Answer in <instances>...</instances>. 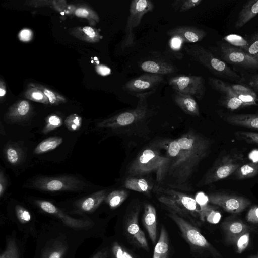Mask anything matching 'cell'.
<instances>
[{"mask_svg":"<svg viewBox=\"0 0 258 258\" xmlns=\"http://www.w3.org/2000/svg\"><path fill=\"white\" fill-rule=\"evenodd\" d=\"M15 210L17 217L21 223H28L31 220V214L29 211L24 207L20 205H17L15 207Z\"/></svg>","mask_w":258,"mask_h":258,"instance_id":"cell-48","label":"cell"},{"mask_svg":"<svg viewBox=\"0 0 258 258\" xmlns=\"http://www.w3.org/2000/svg\"><path fill=\"white\" fill-rule=\"evenodd\" d=\"M108 256V250L103 249L97 252L92 258H107Z\"/></svg>","mask_w":258,"mask_h":258,"instance_id":"cell-56","label":"cell"},{"mask_svg":"<svg viewBox=\"0 0 258 258\" xmlns=\"http://www.w3.org/2000/svg\"><path fill=\"white\" fill-rule=\"evenodd\" d=\"M82 122V117L78 114L74 113L70 115L66 118L64 124L69 131H76L81 127Z\"/></svg>","mask_w":258,"mask_h":258,"instance_id":"cell-42","label":"cell"},{"mask_svg":"<svg viewBox=\"0 0 258 258\" xmlns=\"http://www.w3.org/2000/svg\"><path fill=\"white\" fill-rule=\"evenodd\" d=\"M186 53L216 76L229 79L239 78V76L224 61L216 57L212 52L196 44L184 47Z\"/></svg>","mask_w":258,"mask_h":258,"instance_id":"cell-4","label":"cell"},{"mask_svg":"<svg viewBox=\"0 0 258 258\" xmlns=\"http://www.w3.org/2000/svg\"><path fill=\"white\" fill-rule=\"evenodd\" d=\"M251 84L253 87L258 89V76L253 78Z\"/></svg>","mask_w":258,"mask_h":258,"instance_id":"cell-58","label":"cell"},{"mask_svg":"<svg viewBox=\"0 0 258 258\" xmlns=\"http://www.w3.org/2000/svg\"><path fill=\"white\" fill-rule=\"evenodd\" d=\"M142 221L150 239L153 243H155L157 237V215L156 209L152 205H145Z\"/></svg>","mask_w":258,"mask_h":258,"instance_id":"cell-23","label":"cell"},{"mask_svg":"<svg viewBox=\"0 0 258 258\" xmlns=\"http://www.w3.org/2000/svg\"><path fill=\"white\" fill-rule=\"evenodd\" d=\"M63 141L60 137H51L41 142L35 148L34 152L40 154L50 151L59 146Z\"/></svg>","mask_w":258,"mask_h":258,"instance_id":"cell-31","label":"cell"},{"mask_svg":"<svg viewBox=\"0 0 258 258\" xmlns=\"http://www.w3.org/2000/svg\"><path fill=\"white\" fill-rule=\"evenodd\" d=\"M72 12L76 16L87 19L91 25L94 26L99 22L100 18L97 13L88 6H73Z\"/></svg>","mask_w":258,"mask_h":258,"instance_id":"cell-28","label":"cell"},{"mask_svg":"<svg viewBox=\"0 0 258 258\" xmlns=\"http://www.w3.org/2000/svg\"><path fill=\"white\" fill-rule=\"evenodd\" d=\"M141 69L149 74L164 76L173 73L177 68L173 64L160 60H147L140 64Z\"/></svg>","mask_w":258,"mask_h":258,"instance_id":"cell-19","label":"cell"},{"mask_svg":"<svg viewBox=\"0 0 258 258\" xmlns=\"http://www.w3.org/2000/svg\"><path fill=\"white\" fill-rule=\"evenodd\" d=\"M183 43L184 41L178 37H171V39L169 42L170 48L169 57L170 58L174 57L178 59H181L182 58L183 54L180 51V50Z\"/></svg>","mask_w":258,"mask_h":258,"instance_id":"cell-37","label":"cell"},{"mask_svg":"<svg viewBox=\"0 0 258 258\" xmlns=\"http://www.w3.org/2000/svg\"><path fill=\"white\" fill-rule=\"evenodd\" d=\"M126 188L140 192H148L152 187L150 183L143 178L129 177L124 181Z\"/></svg>","mask_w":258,"mask_h":258,"instance_id":"cell-30","label":"cell"},{"mask_svg":"<svg viewBox=\"0 0 258 258\" xmlns=\"http://www.w3.org/2000/svg\"><path fill=\"white\" fill-rule=\"evenodd\" d=\"M250 231H248L240 235L234 243V245L238 253H241L248 247L250 241Z\"/></svg>","mask_w":258,"mask_h":258,"instance_id":"cell-43","label":"cell"},{"mask_svg":"<svg viewBox=\"0 0 258 258\" xmlns=\"http://www.w3.org/2000/svg\"><path fill=\"white\" fill-rule=\"evenodd\" d=\"M225 236V242L234 244L237 239L245 232L251 231V228L238 218L229 217L221 224Z\"/></svg>","mask_w":258,"mask_h":258,"instance_id":"cell-16","label":"cell"},{"mask_svg":"<svg viewBox=\"0 0 258 258\" xmlns=\"http://www.w3.org/2000/svg\"><path fill=\"white\" fill-rule=\"evenodd\" d=\"M155 191L158 201L169 211L174 212L195 226L201 225L200 207L195 198L170 187L157 186Z\"/></svg>","mask_w":258,"mask_h":258,"instance_id":"cell-3","label":"cell"},{"mask_svg":"<svg viewBox=\"0 0 258 258\" xmlns=\"http://www.w3.org/2000/svg\"><path fill=\"white\" fill-rule=\"evenodd\" d=\"M222 104L227 108L234 110L242 107L246 106L244 103L238 97L234 96H225L222 101Z\"/></svg>","mask_w":258,"mask_h":258,"instance_id":"cell-44","label":"cell"},{"mask_svg":"<svg viewBox=\"0 0 258 258\" xmlns=\"http://www.w3.org/2000/svg\"><path fill=\"white\" fill-rule=\"evenodd\" d=\"M171 160L161 154L159 149L153 146L144 149L132 162L127 170L129 177L155 174L156 180L162 183L168 174Z\"/></svg>","mask_w":258,"mask_h":258,"instance_id":"cell-2","label":"cell"},{"mask_svg":"<svg viewBox=\"0 0 258 258\" xmlns=\"http://www.w3.org/2000/svg\"><path fill=\"white\" fill-rule=\"evenodd\" d=\"M224 39L238 48H243L247 50L249 45L247 41L243 37L235 34L228 35L224 38Z\"/></svg>","mask_w":258,"mask_h":258,"instance_id":"cell-45","label":"cell"},{"mask_svg":"<svg viewBox=\"0 0 258 258\" xmlns=\"http://www.w3.org/2000/svg\"><path fill=\"white\" fill-rule=\"evenodd\" d=\"M108 194L106 190L98 191L76 202V206L81 211L92 212L105 200Z\"/></svg>","mask_w":258,"mask_h":258,"instance_id":"cell-21","label":"cell"},{"mask_svg":"<svg viewBox=\"0 0 258 258\" xmlns=\"http://www.w3.org/2000/svg\"><path fill=\"white\" fill-rule=\"evenodd\" d=\"M168 216L176 223L192 251L200 253L207 252L215 258L222 257L196 226L173 212L169 211Z\"/></svg>","mask_w":258,"mask_h":258,"instance_id":"cell-5","label":"cell"},{"mask_svg":"<svg viewBox=\"0 0 258 258\" xmlns=\"http://www.w3.org/2000/svg\"><path fill=\"white\" fill-rule=\"evenodd\" d=\"M151 94L138 95L137 107L103 120L98 123V127L116 128L127 126L144 119L148 112L147 98Z\"/></svg>","mask_w":258,"mask_h":258,"instance_id":"cell-6","label":"cell"},{"mask_svg":"<svg viewBox=\"0 0 258 258\" xmlns=\"http://www.w3.org/2000/svg\"><path fill=\"white\" fill-rule=\"evenodd\" d=\"M32 37V32L28 29H22L19 34V38L22 41H30Z\"/></svg>","mask_w":258,"mask_h":258,"instance_id":"cell-51","label":"cell"},{"mask_svg":"<svg viewBox=\"0 0 258 258\" xmlns=\"http://www.w3.org/2000/svg\"><path fill=\"white\" fill-rule=\"evenodd\" d=\"M247 53L252 55H258V36L253 42L249 45L247 48Z\"/></svg>","mask_w":258,"mask_h":258,"instance_id":"cell-52","label":"cell"},{"mask_svg":"<svg viewBox=\"0 0 258 258\" xmlns=\"http://www.w3.org/2000/svg\"><path fill=\"white\" fill-rule=\"evenodd\" d=\"M6 85L5 81L1 78L0 79V100L1 102L3 103L4 101L5 98L6 94Z\"/></svg>","mask_w":258,"mask_h":258,"instance_id":"cell-55","label":"cell"},{"mask_svg":"<svg viewBox=\"0 0 258 258\" xmlns=\"http://www.w3.org/2000/svg\"><path fill=\"white\" fill-rule=\"evenodd\" d=\"M169 85L176 92L201 100L205 94V80L202 76L180 75L170 78Z\"/></svg>","mask_w":258,"mask_h":258,"instance_id":"cell-10","label":"cell"},{"mask_svg":"<svg viewBox=\"0 0 258 258\" xmlns=\"http://www.w3.org/2000/svg\"><path fill=\"white\" fill-rule=\"evenodd\" d=\"M154 8L150 0H133L130 7V14L127 20L125 33L121 42L123 49L132 47L134 44V29L138 26L144 16L151 12Z\"/></svg>","mask_w":258,"mask_h":258,"instance_id":"cell-9","label":"cell"},{"mask_svg":"<svg viewBox=\"0 0 258 258\" xmlns=\"http://www.w3.org/2000/svg\"><path fill=\"white\" fill-rule=\"evenodd\" d=\"M111 251L114 258H134L131 253L116 242L112 244Z\"/></svg>","mask_w":258,"mask_h":258,"instance_id":"cell-47","label":"cell"},{"mask_svg":"<svg viewBox=\"0 0 258 258\" xmlns=\"http://www.w3.org/2000/svg\"><path fill=\"white\" fill-rule=\"evenodd\" d=\"M169 241L168 233L163 225L159 238L154 248L153 258H168Z\"/></svg>","mask_w":258,"mask_h":258,"instance_id":"cell-26","label":"cell"},{"mask_svg":"<svg viewBox=\"0 0 258 258\" xmlns=\"http://www.w3.org/2000/svg\"><path fill=\"white\" fill-rule=\"evenodd\" d=\"M195 199L199 205L200 208L204 207L207 206L208 203L209 202V198L208 196H206L205 194L203 192H199L198 193L195 198Z\"/></svg>","mask_w":258,"mask_h":258,"instance_id":"cell-50","label":"cell"},{"mask_svg":"<svg viewBox=\"0 0 258 258\" xmlns=\"http://www.w3.org/2000/svg\"><path fill=\"white\" fill-rule=\"evenodd\" d=\"M222 118L229 124L258 131V113L225 114Z\"/></svg>","mask_w":258,"mask_h":258,"instance_id":"cell-20","label":"cell"},{"mask_svg":"<svg viewBox=\"0 0 258 258\" xmlns=\"http://www.w3.org/2000/svg\"><path fill=\"white\" fill-rule=\"evenodd\" d=\"M258 14V0L246 2L240 10L235 22V27L238 29L242 27Z\"/></svg>","mask_w":258,"mask_h":258,"instance_id":"cell-25","label":"cell"},{"mask_svg":"<svg viewBox=\"0 0 258 258\" xmlns=\"http://www.w3.org/2000/svg\"><path fill=\"white\" fill-rule=\"evenodd\" d=\"M140 209V205L138 203L129 208L125 215V231L132 244L148 251L149 246L145 235L139 225Z\"/></svg>","mask_w":258,"mask_h":258,"instance_id":"cell-11","label":"cell"},{"mask_svg":"<svg viewBox=\"0 0 258 258\" xmlns=\"http://www.w3.org/2000/svg\"><path fill=\"white\" fill-rule=\"evenodd\" d=\"M69 33L82 41L90 43L98 42L102 38L99 31L90 26L75 27L70 30Z\"/></svg>","mask_w":258,"mask_h":258,"instance_id":"cell-24","label":"cell"},{"mask_svg":"<svg viewBox=\"0 0 258 258\" xmlns=\"http://www.w3.org/2000/svg\"><path fill=\"white\" fill-rule=\"evenodd\" d=\"M241 153H229L217 160L199 183L203 186L224 179L234 173L242 165Z\"/></svg>","mask_w":258,"mask_h":258,"instance_id":"cell-8","label":"cell"},{"mask_svg":"<svg viewBox=\"0 0 258 258\" xmlns=\"http://www.w3.org/2000/svg\"><path fill=\"white\" fill-rule=\"evenodd\" d=\"M234 173L238 179L254 177L258 174V163L252 162L241 165Z\"/></svg>","mask_w":258,"mask_h":258,"instance_id":"cell-33","label":"cell"},{"mask_svg":"<svg viewBox=\"0 0 258 258\" xmlns=\"http://www.w3.org/2000/svg\"><path fill=\"white\" fill-rule=\"evenodd\" d=\"M246 219L249 223L258 224V206H253L249 209L247 213Z\"/></svg>","mask_w":258,"mask_h":258,"instance_id":"cell-49","label":"cell"},{"mask_svg":"<svg viewBox=\"0 0 258 258\" xmlns=\"http://www.w3.org/2000/svg\"><path fill=\"white\" fill-rule=\"evenodd\" d=\"M202 0H175L172 3V7L179 12H184L200 5Z\"/></svg>","mask_w":258,"mask_h":258,"instance_id":"cell-38","label":"cell"},{"mask_svg":"<svg viewBox=\"0 0 258 258\" xmlns=\"http://www.w3.org/2000/svg\"><path fill=\"white\" fill-rule=\"evenodd\" d=\"M32 110V106L28 101L19 100L8 109L5 115V120L12 123L22 121L31 115Z\"/></svg>","mask_w":258,"mask_h":258,"instance_id":"cell-18","label":"cell"},{"mask_svg":"<svg viewBox=\"0 0 258 258\" xmlns=\"http://www.w3.org/2000/svg\"><path fill=\"white\" fill-rule=\"evenodd\" d=\"M86 186L82 180L74 176L39 177L34 180L29 187L39 190L49 192L79 191Z\"/></svg>","mask_w":258,"mask_h":258,"instance_id":"cell-7","label":"cell"},{"mask_svg":"<svg viewBox=\"0 0 258 258\" xmlns=\"http://www.w3.org/2000/svg\"><path fill=\"white\" fill-rule=\"evenodd\" d=\"M231 86L236 93L238 98L246 106L256 104L257 96L251 89L239 84H233Z\"/></svg>","mask_w":258,"mask_h":258,"instance_id":"cell-27","label":"cell"},{"mask_svg":"<svg viewBox=\"0 0 258 258\" xmlns=\"http://www.w3.org/2000/svg\"><path fill=\"white\" fill-rule=\"evenodd\" d=\"M64 252V247L61 244L55 242L45 251L42 258H62Z\"/></svg>","mask_w":258,"mask_h":258,"instance_id":"cell-40","label":"cell"},{"mask_svg":"<svg viewBox=\"0 0 258 258\" xmlns=\"http://www.w3.org/2000/svg\"><path fill=\"white\" fill-rule=\"evenodd\" d=\"M95 70L98 74L102 76L108 75L111 73L110 69L108 67L103 64L96 66Z\"/></svg>","mask_w":258,"mask_h":258,"instance_id":"cell-53","label":"cell"},{"mask_svg":"<svg viewBox=\"0 0 258 258\" xmlns=\"http://www.w3.org/2000/svg\"><path fill=\"white\" fill-rule=\"evenodd\" d=\"M176 140L180 151L171 160L168 174L173 179L170 188L190 190L188 181L200 163L209 154L211 142L207 138L192 131L183 134Z\"/></svg>","mask_w":258,"mask_h":258,"instance_id":"cell-1","label":"cell"},{"mask_svg":"<svg viewBox=\"0 0 258 258\" xmlns=\"http://www.w3.org/2000/svg\"><path fill=\"white\" fill-rule=\"evenodd\" d=\"M7 180L4 173L1 171L0 173V197H2L6 190Z\"/></svg>","mask_w":258,"mask_h":258,"instance_id":"cell-54","label":"cell"},{"mask_svg":"<svg viewBox=\"0 0 258 258\" xmlns=\"http://www.w3.org/2000/svg\"><path fill=\"white\" fill-rule=\"evenodd\" d=\"M35 203L42 211L56 216L70 227L83 228L90 224L89 222L76 219L69 216L49 201L38 200L35 201Z\"/></svg>","mask_w":258,"mask_h":258,"instance_id":"cell-15","label":"cell"},{"mask_svg":"<svg viewBox=\"0 0 258 258\" xmlns=\"http://www.w3.org/2000/svg\"><path fill=\"white\" fill-rule=\"evenodd\" d=\"M250 258H258V252L254 255H253Z\"/></svg>","mask_w":258,"mask_h":258,"instance_id":"cell-59","label":"cell"},{"mask_svg":"<svg viewBox=\"0 0 258 258\" xmlns=\"http://www.w3.org/2000/svg\"><path fill=\"white\" fill-rule=\"evenodd\" d=\"M167 34L171 37H177L184 42L196 43L202 41L207 35L204 30L191 26H178L169 29Z\"/></svg>","mask_w":258,"mask_h":258,"instance_id":"cell-17","label":"cell"},{"mask_svg":"<svg viewBox=\"0 0 258 258\" xmlns=\"http://www.w3.org/2000/svg\"><path fill=\"white\" fill-rule=\"evenodd\" d=\"M28 85L41 90L47 98L50 105H58L67 102L66 98L63 95L42 84L30 83Z\"/></svg>","mask_w":258,"mask_h":258,"instance_id":"cell-29","label":"cell"},{"mask_svg":"<svg viewBox=\"0 0 258 258\" xmlns=\"http://www.w3.org/2000/svg\"><path fill=\"white\" fill-rule=\"evenodd\" d=\"M23 95L25 98L29 100L46 105L50 104L46 96L41 90L38 88L27 85Z\"/></svg>","mask_w":258,"mask_h":258,"instance_id":"cell-35","label":"cell"},{"mask_svg":"<svg viewBox=\"0 0 258 258\" xmlns=\"http://www.w3.org/2000/svg\"><path fill=\"white\" fill-rule=\"evenodd\" d=\"M221 58L233 65L246 68L258 69V55H252L242 49L224 43L218 45Z\"/></svg>","mask_w":258,"mask_h":258,"instance_id":"cell-12","label":"cell"},{"mask_svg":"<svg viewBox=\"0 0 258 258\" xmlns=\"http://www.w3.org/2000/svg\"><path fill=\"white\" fill-rule=\"evenodd\" d=\"M127 197V191L115 190L108 194L105 201L111 209H114L122 204Z\"/></svg>","mask_w":258,"mask_h":258,"instance_id":"cell-34","label":"cell"},{"mask_svg":"<svg viewBox=\"0 0 258 258\" xmlns=\"http://www.w3.org/2000/svg\"><path fill=\"white\" fill-rule=\"evenodd\" d=\"M0 258H19L18 249L14 240H9L6 249Z\"/></svg>","mask_w":258,"mask_h":258,"instance_id":"cell-46","label":"cell"},{"mask_svg":"<svg viewBox=\"0 0 258 258\" xmlns=\"http://www.w3.org/2000/svg\"><path fill=\"white\" fill-rule=\"evenodd\" d=\"M62 124V118L56 114H51L46 119V124L42 132L47 134L49 132L60 127Z\"/></svg>","mask_w":258,"mask_h":258,"instance_id":"cell-39","label":"cell"},{"mask_svg":"<svg viewBox=\"0 0 258 258\" xmlns=\"http://www.w3.org/2000/svg\"><path fill=\"white\" fill-rule=\"evenodd\" d=\"M249 157L253 162L258 163V150L252 151L249 154Z\"/></svg>","mask_w":258,"mask_h":258,"instance_id":"cell-57","label":"cell"},{"mask_svg":"<svg viewBox=\"0 0 258 258\" xmlns=\"http://www.w3.org/2000/svg\"><path fill=\"white\" fill-rule=\"evenodd\" d=\"M200 215L202 222L207 221L211 224L218 223L221 217L220 213L209 205L200 208Z\"/></svg>","mask_w":258,"mask_h":258,"instance_id":"cell-32","label":"cell"},{"mask_svg":"<svg viewBox=\"0 0 258 258\" xmlns=\"http://www.w3.org/2000/svg\"><path fill=\"white\" fill-rule=\"evenodd\" d=\"M173 99L175 104L186 114L194 116L200 115L198 104L192 96L175 91Z\"/></svg>","mask_w":258,"mask_h":258,"instance_id":"cell-22","label":"cell"},{"mask_svg":"<svg viewBox=\"0 0 258 258\" xmlns=\"http://www.w3.org/2000/svg\"><path fill=\"white\" fill-rule=\"evenodd\" d=\"M208 196L209 202L233 214L241 213L251 204L247 198L235 195L214 192Z\"/></svg>","mask_w":258,"mask_h":258,"instance_id":"cell-14","label":"cell"},{"mask_svg":"<svg viewBox=\"0 0 258 258\" xmlns=\"http://www.w3.org/2000/svg\"><path fill=\"white\" fill-rule=\"evenodd\" d=\"M4 152L7 160L12 165L18 164L22 159V151L19 148L14 145H8Z\"/></svg>","mask_w":258,"mask_h":258,"instance_id":"cell-36","label":"cell"},{"mask_svg":"<svg viewBox=\"0 0 258 258\" xmlns=\"http://www.w3.org/2000/svg\"><path fill=\"white\" fill-rule=\"evenodd\" d=\"M164 80L162 75L146 73L129 80L123 85L122 89L136 96L145 93L152 94Z\"/></svg>","mask_w":258,"mask_h":258,"instance_id":"cell-13","label":"cell"},{"mask_svg":"<svg viewBox=\"0 0 258 258\" xmlns=\"http://www.w3.org/2000/svg\"><path fill=\"white\" fill-rule=\"evenodd\" d=\"M235 137L249 144L258 145V133L248 131H237L235 133Z\"/></svg>","mask_w":258,"mask_h":258,"instance_id":"cell-41","label":"cell"}]
</instances>
